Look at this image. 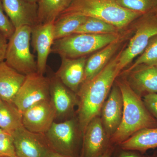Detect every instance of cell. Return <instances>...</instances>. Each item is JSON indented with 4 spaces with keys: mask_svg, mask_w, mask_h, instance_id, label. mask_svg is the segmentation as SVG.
Segmentation results:
<instances>
[{
    "mask_svg": "<svg viewBox=\"0 0 157 157\" xmlns=\"http://www.w3.org/2000/svg\"><path fill=\"white\" fill-rule=\"evenodd\" d=\"M119 54L93 78L83 82L77 94L78 119L82 136L88 124L100 116L101 107L108 97L116 78L121 70L119 66Z\"/></svg>",
    "mask_w": 157,
    "mask_h": 157,
    "instance_id": "cell-1",
    "label": "cell"
},
{
    "mask_svg": "<svg viewBox=\"0 0 157 157\" xmlns=\"http://www.w3.org/2000/svg\"><path fill=\"white\" fill-rule=\"evenodd\" d=\"M123 98L122 119L117 131L110 139L111 144L120 145L139 130L157 128V120L147 109L143 100L133 91L126 80L116 82Z\"/></svg>",
    "mask_w": 157,
    "mask_h": 157,
    "instance_id": "cell-2",
    "label": "cell"
},
{
    "mask_svg": "<svg viewBox=\"0 0 157 157\" xmlns=\"http://www.w3.org/2000/svg\"><path fill=\"white\" fill-rule=\"evenodd\" d=\"M72 14L95 17L119 29L143 15L121 7L116 0H72L59 16Z\"/></svg>",
    "mask_w": 157,
    "mask_h": 157,
    "instance_id": "cell-3",
    "label": "cell"
},
{
    "mask_svg": "<svg viewBox=\"0 0 157 157\" xmlns=\"http://www.w3.org/2000/svg\"><path fill=\"white\" fill-rule=\"evenodd\" d=\"M120 39L117 33H75L55 40L51 52L61 58L74 59L102 49Z\"/></svg>",
    "mask_w": 157,
    "mask_h": 157,
    "instance_id": "cell-4",
    "label": "cell"
},
{
    "mask_svg": "<svg viewBox=\"0 0 157 157\" xmlns=\"http://www.w3.org/2000/svg\"><path fill=\"white\" fill-rule=\"evenodd\" d=\"M32 27L15 29L9 40L5 61L19 73L26 75L37 72L36 60L30 48Z\"/></svg>",
    "mask_w": 157,
    "mask_h": 157,
    "instance_id": "cell-5",
    "label": "cell"
},
{
    "mask_svg": "<svg viewBox=\"0 0 157 157\" xmlns=\"http://www.w3.org/2000/svg\"><path fill=\"white\" fill-rule=\"evenodd\" d=\"M51 149L68 157H78L80 137L77 119L74 118L62 122H54L45 134Z\"/></svg>",
    "mask_w": 157,
    "mask_h": 157,
    "instance_id": "cell-6",
    "label": "cell"
},
{
    "mask_svg": "<svg viewBox=\"0 0 157 157\" xmlns=\"http://www.w3.org/2000/svg\"><path fill=\"white\" fill-rule=\"evenodd\" d=\"M157 35V10H155L142 15L128 47L119 53L118 63L121 70L141 54L150 39Z\"/></svg>",
    "mask_w": 157,
    "mask_h": 157,
    "instance_id": "cell-7",
    "label": "cell"
},
{
    "mask_svg": "<svg viewBox=\"0 0 157 157\" xmlns=\"http://www.w3.org/2000/svg\"><path fill=\"white\" fill-rule=\"evenodd\" d=\"M50 79L38 72L26 76L13 104L21 113L34 104L50 99Z\"/></svg>",
    "mask_w": 157,
    "mask_h": 157,
    "instance_id": "cell-8",
    "label": "cell"
},
{
    "mask_svg": "<svg viewBox=\"0 0 157 157\" xmlns=\"http://www.w3.org/2000/svg\"><path fill=\"white\" fill-rule=\"evenodd\" d=\"M56 118V111L50 99L41 101L22 113L23 126L30 132L45 134Z\"/></svg>",
    "mask_w": 157,
    "mask_h": 157,
    "instance_id": "cell-9",
    "label": "cell"
},
{
    "mask_svg": "<svg viewBox=\"0 0 157 157\" xmlns=\"http://www.w3.org/2000/svg\"><path fill=\"white\" fill-rule=\"evenodd\" d=\"M112 145L98 116L90 121L82 135L79 157H101Z\"/></svg>",
    "mask_w": 157,
    "mask_h": 157,
    "instance_id": "cell-10",
    "label": "cell"
},
{
    "mask_svg": "<svg viewBox=\"0 0 157 157\" xmlns=\"http://www.w3.org/2000/svg\"><path fill=\"white\" fill-rule=\"evenodd\" d=\"M12 135L17 157H45L52 150L45 134L33 133L22 127Z\"/></svg>",
    "mask_w": 157,
    "mask_h": 157,
    "instance_id": "cell-11",
    "label": "cell"
},
{
    "mask_svg": "<svg viewBox=\"0 0 157 157\" xmlns=\"http://www.w3.org/2000/svg\"><path fill=\"white\" fill-rule=\"evenodd\" d=\"M123 107V98L120 89L117 83L113 84L101 107L100 115L104 130L110 139L120 125Z\"/></svg>",
    "mask_w": 157,
    "mask_h": 157,
    "instance_id": "cell-12",
    "label": "cell"
},
{
    "mask_svg": "<svg viewBox=\"0 0 157 157\" xmlns=\"http://www.w3.org/2000/svg\"><path fill=\"white\" fill-rule=\"evenodd\" d=\"M54 22L38 24L32 27V45L37 53V72L44 75L49 54L54 42Z\"/></svg>",
    "mask_w": 157,
    "mask_h": 157,
    "instance_id": "cell-13",
    "label": "cell"
},
{
    "mask_svg": "<svg viewBox=\"0 0 157 157\" xmlns=\"http://www.w3.org/2000/svg\"><path fill=\"white\" fill-rule=\"evenodd\" d=\"M4 11L15 29L38 24V4L26 0H1Z\"/></svg>",
    "mask_w": 157,
    "mask_h": 157,
    "instance_id": "cell-14",
    "label": "cell"
},
{
    "mask_svg": "<svg viewBox=\"0 0 157 157\" xmlns=\"http://www.w3.org/2000/svg\"><path fill=\"white\" fill-rule=\"evenodd\" d=\"M50 79V100L56 111V118L67 117L78 106L77 94L55 76Z\"/></svg>",
    "mask_w": 157,
    "mask_h": 157,
    "instance_id": "cell-15",
    "label": "cell"
},
{
    "mask_svg": "<svg viewBox=\"0 0 157 157\" xmlns=\"http://www.w3.org/2000/svg\"><path fill=\"white\" fill-rule=\"evenodd\" d=\"M128 73L126 81L132 90L140 98L157 93V66L141 65Z\"/></svg>",
    "mask_w": 157,
    "mask_h": 157,
    "instance_id": "cell-16",
    "label": "cell"
},
{
    "mask_svg": "<svg viewBox=\"0 0 157 157\" xmlns=\"http://www.w3.org/2000/svg\"><path fill=\"white\" fill-rule=\"evenodd\" d=\"M61 64L55 74L62 83L77 94L84 81L86 56L77 58H61Z\"/></svg>",
    "mask_w": 157,
    "mask_h": 157,
    "instance_id": "cell-17",
    "label": "cell"
},
{
    "mask_svg": "<svg viewBox=\"0 0 157 157\" xmlns=\"http://www.w3.org/2000/svg\"><path fill=\"white\" fill-rule=\"evenodd\" d=\"M26 78L6 61L0 62V97L3 101L13 103L14 98Z\"/></svg>",
    "mask_w": 157,
    "mask_h": 157,
    "instance_id": "cell-18",
    "label": "cell"
},
{
    "mask_svg": "<svg viewBox=\"0 0 157 157\" xmlns=\"http://www.w3.org/2000/svg\"><path fill=\"white\" fill-rule=\"evenodd\" d=\"M121 42L119 39L87 59L85 69L84 81L93 78L103 70L118 49Z\"/></svg>",
    "mask_w": 157,
    "mask_h": 157,
    "instance_id": "cell-19",
    "label": "cell"
},
{
    "mask_svg": "<svg viewBox=\"0 0 157 157\" xmlns=\"http://www.w3.org/2000/svg\"><path fill=\"white\" fill-rule=\"evenodd\" d=\"M124 150L137 151L144 154L157 147V128H146L136 132L120 144Z\"/></svg>",
    "mask_w": 157,
    "mask_h": 157,
    "instance_id": "cell-20",
    "label": "cell"
},
{
    "mask_svg": "<svg viewBox=\"0 0 157 157\" xmlns=\"http://www.w3.org/2000/svg\"><path fill=\"white\" fill-rule=\"evenodd\" d=\"M72 0H39L38 24L55 22L70 6Z\"/></svg>",
    "mask_w": 157,
    "mask_h": 157,
    "instance_id": "cell-21",
    "label": "cell"
},
{
    "mask_svg": "<svg viewBox=\"0 0 157 157\" xmlns=\"http://www.w3.org/2000/svg\"><path fill=\"white\" fill-rule=\"evenodd\" d=\"M22 127V113L13 103L2 101L0 103V129L12 134Z\"/></svg>",
    "mask_w": 157,
    "mask_h": 157,
    "instance_id": "cell-22",
    "label": "cell"
},
{
    "mask_svg": "<svg viewBox=\"0 0 157 157\" xmlns=\"http://www.w3.org/2000/svg\"><path fill=\"white\" fill-rule=\"evenodd\" d=\"M87 17L78 14L59 16L54 23L55 41L74 33Z\"/></svg>",
    "mask_w": 157,
    "mask_h": 157,
    "instance_id": "cell-23",
    "label": "cell"
},
{
    "mask_svg": "<svg viewBox=\"0 0 157 157\" xmlns=\"http://www.w3.org/2000/svg\"><path fill=\"white\" fill-rule=\"evenodd\" d=\"M119 29L114 26L98 18L87 17L86 20L76 31L75 33H117Z\"/></svg>",
    "mask_w": 157,
    "mask_h": 157,
    "instance_id": "cell-24",
    "label": "cell"
},
{
    "mask_svg": "<svg viewBox=\"0 0 157 157\" xmlns=\"http://www.w3.org/2000/svg\"><path fill=\"white\" fill-rule=\"evenodd\" d=\"M141 65L157 66V35L152 37L141 55L125 72H129Z\"/></svg>",
    "mask_w": 157,
    "mask_h": 157,
    "instance_id": "cell-25",
    "label": "cell"
},
{
    "mask_svg": "<svg viewBox=\"0 0 157 157\" xmlns=\"http://www.w3.org/2000/svg\"><path fill=\"white\" fill-rule=\"evenodd\" d=\"M119 6L144 14L157 10V0H116Z\"/></svg>",
    "mask_w": 157,
    "mask_h": 157,
    "instance_id": "cell-26",
    "label": "cell"
},
{
    "mask_svg": "<svg viewBox=\"0 0 157 157\" xmlns=\"http://www.w3.org/2000/svg\"><path fill=\"white\" fill-rule=\"evenodd\" d=\"M0 157H17L13 135L4 131L0 133Z\"/></svg>",
    "mask_w": 157,
    "mask_h": 157,
    "instance_id": "cell-27",
    "label": "cell"
},
{
    "mask_svg": "<svg viewBox=\"0 0 157 157\" xmlns=\"http://www.w3.org/2000/svg\"><path fill=\"white\" fill-rule=\"evenodd\" d=\"M15 30L14 26L5 13L2 1L0 0V31L9 40Z\"/></svg>",
    "mask_w": 157,
    "mask_h": 157,
    "instance_id": "cell-28",
    "label": "cell"
},
{
    "mask_svg": "<svg viewBox=\"0 0 157 157\" xmlns=\"http://www.w3.org/2000/svg\"><path fill=\"white\" fill-rule=\"evenodd\" d=\"M143 98V102L147 109L157 120V94H148Z\"/></svg>",
    "mask_w": 157,
    "mask_h": 157,
    "instance_id": "cell-29",
    "label": "cell"
},
{
    "mask_svg": "<svg viewBox=\"0 0 157 157\" xmlns=\"http://www.w3.org/2000/svg\"><path fill=\"white\" fill-rule=\"evenodd\" d=\"M9 40L0 31V62L5 61Z\"/></svg>",
    "mask_w": 157,
    "mask_h": 157,
    "instance_id": "cell-30",
    "label": "cell"
},
{
    "mask_svg": "<svg viewBox=\"0 0 157 157\" xmlns=\"http://www.w3.org/2000/svg\"><path fill=\"white\" fill-rule=\"evenodd\" d=\"M119 155L118 157H148L139 154L135 151L130 150H124Z\"/></svg>",
    "mask_w": 157,
    "mask_h": 157,
    "instance_id": "cell-31",
    "label": "cell"
},
{
    "mask_svg": "<svg viewBox=\"0 0 157 157\" xmlns=\"http://www.w3.org/2000/svg\"><path fill=\"white\" fill-rule=\"evenodd\" d=\"M114 148L113 145H111L109 148L107 149L106 151L100 157H111L114 151Z\"/></svg>",
    "mask_w": 157,
    "mask_h": 157,
    "instance_id": "cell-32",
    "label": "cell"
},
{
    "mask_svg": "<svg viewBox=\"0 0 157 157\" xmlns=\"http://www.w3.org/2000/svg\"><path fill=\"white\" fill-rule=\"evenodd\" d=\"M45 157H68L64 155L60 154L52 150H51L50 151L48 152V154L46 155Z\"/></svg>",
    "mask_w": 157,
    "mask_h": 157,
    "instance_id": "cell-33",
    "label": "cell"
},
{
    "mask_svg": "<svg viewBox=\"0 0 157 157\" xmlns=\"http://www.w3.org/2000/svg\"><path fill=\"white\" fill-rule=\"evenodd\" d=\"M26 1L31 3H37L39 0H26Z\"/></svg>",
    "mask_w": 157,
    "mask_h": 157,
    "instance_id": "cell-34",
    "label": "cell"
},
{
    "mask_svg": "<svg viewBox=\"0 0 157 157\" xmlns=\"http://www.w3.org/2000/svg\"><path fill=\"white\" fill-rule=\"evenodd\" d=\"M148 157H157V154L153 155L151 156H148Z\"/></svg>",
    "mask_w": 157,
    "mask_h": 157,
    "instance_id": "cell-35",
    "label": "cell"
},
{
    "mask_svg": "<svg viewBox=\"0 0 157 157\" xmlns=\"http://www.w3.org/2000/svg\"><path fill=\"white\" fill-rule=\"evenodd\" d=\"M3 130H2V129H0V133H1L2 132H3Z\"/></svg>",
    "mask_w": 157,
    "mask_h": 157,
    "instance_id": "cell-36",
    "label": "cell"
},
{
    "mask_svg": "<svg viewBox=\"0 0 157 157\" xmlns=\"http://www.w3.org/2000/svg\"><path fill=\"white\" fill-rule=\"evenodd\" d=\"M2 100L1 99V97H0V103H1V102H2Z\"/></svg>",
    "mask_w": 157,
    "mask_h": 157,
    "instance_id": "cell-37",
    "label": "cell"
}]
</instances>
